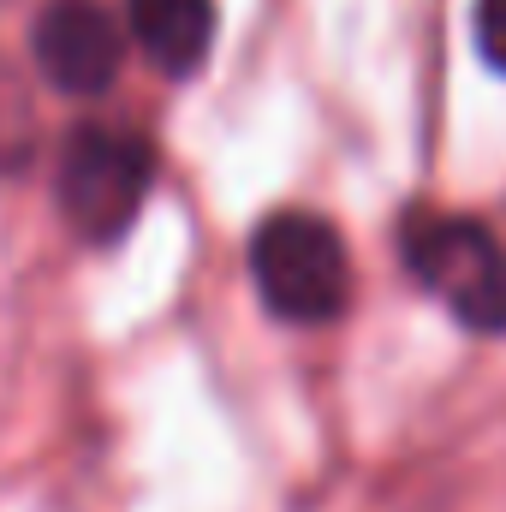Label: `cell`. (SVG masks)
<instances>
[{"instance_id":"4","label":"cell","mask_w":506,"mask_h":512,"mask_svg":"<svg viewBox=\"0 0 506 512\" xmlns=\"http://www.w3.org/2000/svg\"><path fill=\"white\" fill-rule=\"evenodd\" d=\"M30 54L60 96H102L126 60V18L102 0H48L30 24Z\"/></svg>"},{"instance_id":"2","label":"cell","mask_w":506,"mask_h":512,"mask_svg":"<svg viewBox=\"0 0 506 512\" xmlns=\"http://www.w3.org/2000/svg\"><path fill=\"white\" fill-rule=\"evenodd\" d=\"M405 268L477 334H506V251L483 221L411 209L399 227Z\"/></svg>"},{"instance_id":"1","label":"cell","mask_w":506,"mask_h":512,"mask_svg":"<svg viewBox=\"0 0 506 512\" xmlns=\"http://www.w3.org/2000/svg\"><path fill=\"white\" fill-rule=\"evenodd\" d=\"M251 280L280 322H334L352 298V256L346 239L304 209H280L251 239Z\"/></svg>"},{"instance_id":"5","label":"cell","mask_w":506,"mask_h":512,"mask_svg":"<svg viewBox=\"0 0 506 512\" xmlns=\"http://www.w3.org/2000/svg\"><path fill=\"white\" fill-rule=\"evenodd\" d=\"M126 36L167 78H185L215 48V0H126Z\"/></svg>"},{"instance_id":"3","label":"cell","mask_w":506,"mask_h":512,"mask_svg":"<svg viewBox=\"0 0 506 512\" xmlns=\"http://www.w3.org/2000/svg\"><path fill=\"white\" fill-rule=\"evenodd\" d=\"M149 179H155V155L131 131L78 126L60 143L54 191H60V209H66L72 233L90 239V245L120 239L137 221V209L149 197Z\"/></svg>"},{"instance_id":"6","label":"cell","mask_w":506,"mask_h":512,"mask_svg":"<svg viewBox=\"0 0 506 512\" xmlns=\"http://www.w3.org/2000/svg\"><path fill=\"white\" fill-rule=\"evenodd\" d=\"M477 48L495 72H506V0H477Z\"/></svg>"}]
</instances>
